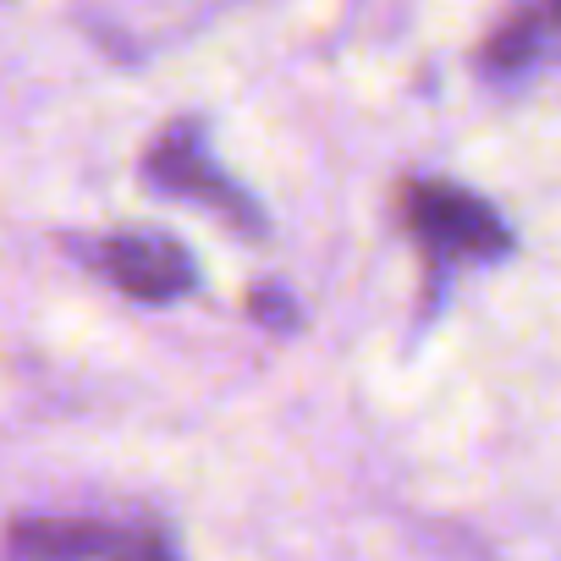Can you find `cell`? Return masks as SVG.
Here are the masks:
<instances>
[{"mask_svg":"<svg viewBox=\"0 0 561 561\" xmlns=\"http://www.w3.org/2000/svg\"><path fill=\"white\" fill-rule=\"evenodd\" d=\"M402 226L424 248L430 264L495 259L512 248L506 220L457 182H402Z\"/></svg>","mask_w":561,"mask_h":561,"instance_id":"cell-1","label":"cell"},{"mask_svg":"<svg viewBox=\"0 0 561 561\" xmlns=\"http://www.w3.org/2000/svg\"><path fill=\"white\" fill-rule=\"evenodd\" d=\"M144 171H149V182H154L160 193L198 198V204L220 209V215H226L231 226H242V231H259V226H264V220H259V204L209 160V149H204V138H198L193 122H171V127L154 138V149L144 154Z\"/></svg>","mask_w":561,"mask_h":561,"instance_id":"cell-2","label":"cell"},{"mask_svg":"<svg viewBox=\"0 0 561 561\" xmlns=\"http://www.w3.org/2000/svg\"><path fill=\"white\" fill-rule=\"evenodd\" d=\"M89 264L111 280L116 293L138 298V304H171L182 293H193V259L182 242L171 237H154V231H116V237H100L89 248Z\"/></svg>","mask_w":561,"mask_h":561,"instance_id":"cell-3","label":"cell"},{"mask_svg":"<svg viewBox=\"0 0 561 561\" xmlns=\"http://www.w3.org/2000/svg\"><path fill=\"white\" fill-rule=\"evenodd\" d=\"M116 550H122V534H111L105 523H18L23 561H94Z\"/></svg>","mask_w":561,"mask_h":561,"instance_id":"cell-4","label":"cell"},{"mask_svg":"<svg viewBox=\"0 0 561 561\" xmlns=\"http://www.w3.org/2000/svg\"><path fill=\"white\" fill-rule=\"evenodd\" d=\"M116 561H176V550L160 534H138V539H122Z\"/></svg>","mask_w":561,"mask_h":561,"instance_id":"cell-5","label":"cell"}]
</instances>
